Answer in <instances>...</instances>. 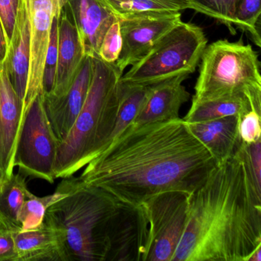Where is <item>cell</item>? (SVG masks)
Instances as JSON below:
<instances>
[{
	"mask_svg": "<svg viewBox=\"0 0 261 261\" xmlns=\"http://www.w3.org/2000/svg\"><path fill=\"white\" fill-rule=\"evenodd\" d=\"M6 178H7V177H6L5 174H4V172H3L2 169L0 168V186H1V185H2V183L4 182Z\"/></svg>",
	"mask_w": 261,
	"mask_h": 261,
	"instance_id": "d6a6232c",
	"label": "cell"
},
{
	"mask_svg": "<svg viewBox=\"0 0 261 261\" xmlns=\"http://www.w3.org/2000/svg\"><path fill=\"white\" fill-rule=\"evenodd\" d=\"M59 141L50 124L40 94L27 108L18 136L14 166L25 176L54 182Z\"/></svg>",
	"mask_w": 261,
	"mask_h": 261,
	"instance_id": "52a82bcc",
	"label": "cell"
},
{
	"mask_svg": "<svg viewBox=\"0 0 261 261\" xmlns=\"http://www.w3.org/2000/svg\"><path fill=\"white\" fill-rule=\"evenodd\" d=\"M7 45L4 37L2 25L0 23V62H4L7 56Z\"/></svg>",
	"mask_w": 261,
	"mask_h": 261,
	"instance_id": "4dcf8cb0",
	"label": "cell"
},
{
	"mask_svg": "<svg viewBox=\"0 0 261 261\" xmlns=\"http://www.w3.org/2000/svg\"><path fill=\"white\" fill-rule=\"evenodd\" d=\"M207 45L201 27L181 22L165 34L140 62L120 77L129 85L150 86L179 76L189 77Z\"/></svg>",
	"mask_w": 261,
	"mask_h": 261,
	"instance_id": "8992f818",
	"label": "cell"
},
{
	"mask_svg": "<svg viewBox=\"0 0 261 261\" xmlns=\"http://www.w3.org/2000/svg\"><path fill=\"white\" fill-rule=\"evenodd\" d=\"M261 0H238L233 22L235 29L248 33L255 45L261 47Z\"/></svg>",
	"mask_w": 261,
	"mask_h": 261,
	"instance_id": "603a6c76",
	"label": "cell"
},
{
	"mask_svg": "<svg viewBox=\"0 0 261 261\" xmlns=\"http://www.w3.org/2000/svg\"><path fill=\"white\" fill-rule=\"evenodd\" d=\"M65 6L75 25L85 56L97 57L105 33L118 20L100 0H67Z\"/></svg>",
	"mask_w": 261,
	"mask_h": 261,
	"instance_id": "4fadbf2b",
	"label": "cell"
},
{
	"mask_svg": "<svg viewBox=\"0 0 261 261\" xmlns=\"http://www.w3.org/2000/svg\"><path fill=\"white\" fill-rule=\"evenodd\" d=\"M181 13L136 16L119 21L122 49L116 65L123 73L140 62L155 43L181 23Z\"/></svg>",
	"mask_w": 261,
	"mask_h": 261,
	"instance_id": "30bf717a",
	"label": "cell"
},
{
	"mask_svg": "<svg viewBox=\"0 0 261 261\" xmlns=\"http://www.w3.org/2000/svg\"><path fill=\"white\" fill-rule=\"evenodd\" d=\"M28 3L30 56L28 82L23 102L24 114L35 98L44 94V67L49 46L51 24L54 18L59 16L63 9L56 0H28Z\"/></svg>",
	"mask_w": 261,
	"mask_h": 261,
	"instance_id": "9c48e42d",
	"label": "cell"
},
{
	"mask_svg": "<svg viewBox=\"0 0 261 261\" xmlns=\"http://www.w3.org/2000/svg\"><path fill=\"white\" fill-rule=\"evenodd\" d=\"M14 233L0 227V261H16Z\"/></svg>",
	"mask_w": 261,
	"mask_h": 261,
	"instance_id": "f1b7e54d",
	"label": "cell"
},
{
	"mask_svg": "<svg viewBox=\"0 0 261 261\" xmlns=\"http://www.w3.org/2000/svg\"><path fill=\"white\" fill-rule=\"evenodd\" d=\"M247 261H261V247L256 248L249 256Z\"/></svg>",
	"mask_w": 261,
	"mask_h": 261,
	"instance_id": "1f68e13d",
	"label": "cell"
},
{
	"mask_svg": "<svg viewBox=\"0 0 261 261\" xmlns=\"http://www.w3.org/2000/svg\"><path fill=\"white\" fill-rule=\"evenodd\" d=\"M117 20L192 10L191 0H100Z\"/></svg>",
	"mask_w": 261,
	"mask_h": 261,
	"instance_id": "d6986e66",
	"label": "cell"
},
{
	"mask_svg": "<svg viewBox=\"0 0 261 261\" xmlns=\"http://www.w3.org/2000/svg\"><path fill=\"white\" fill-rule=\"evenodd\" d=\"M59 53L54 86L45 95L62 97L68 92L85 59L75 25L66 6L59 18Z\"/></svg>",
	"mask_w": 261,
	"mask_h": 261,
	"instance_id": "5bb4252c",
	"label": "cell"
},
{
	"mask_svg": "<svg viewBox=\"0 0 261 261\" xmlns=\"http://www.w3.org/2000/svg\"><path fill=\"white\" fill-rule=\"evenodd\" d=\"M65 195L66 193L60 184L58 185L54 193L46 196H36L30 192L19 212L21 230L35 228L42 224L48 207Z\"/></svg>",
	"mask_w": 261,
	"mask_h": 261,
	"instance_id": "7402d4cb",
	"label": "cell"
},
{
	"mask_svg": "<svg viewBox=\"0 0 261 261\" xmlns=\"http://www.w3.org/2000/svg\"><path fill=\"white\" fill-rule=\"evenodd\" d=\"M190 195L171 191L141 204L148 223L144 261H172L184 233Z\"/></svg>",
	"mask_w": 261,
	"mask_h": 261,
	"instance_id": "ba28073f",
	"label": "cell"
},
{
	"mask_svg": "<svg viewBox=\"0 0 261 261\" xmlns=\"http://www.w3.org/2000/svg\"><path fill=\"white\" fill-rule=\"evenodd\" d=\"M93 68V58L85 56L66 94L59 97L44 94L45 111L59 143L71 130L85 103L92 80Z\"/></svg>",
	"mask_w": 261,
	"mask_h": 261,
	"instance_id": "8fae6325",
	"label": "cell"
},
{
	"mask_svg": "<svg viewBox=\"0 0 261 261\" xmlns=\"http://www.w3.org/2000/svg\"><path fill=\"white\" fill-rule=\"evenodd\" d=\"M65 196L51 204L44 221L62 233L67 261H107L121 201L79 177L62 179Z\"/></svg>",
	"mask_w": 261,
	"mask_h": 261,
	"instance_id": "3957f363",
	"label": "cell"
},
{
	"mask_svg": "<svg viewBox=\"0 0 261 261\" xmlns=\"http://www.w3.org/2000/svg\"><path fill=\"white\" fill-rule=\"evenodd\" d=\"M239 122L238 116H228L188 124L218 164L232 156L242 144Z\"/></svg>",
	"mask_w": 261,
	"mask_h": 261,
	"instance_id": "ac0fdd59",
	"label": "cell"
},
{
	"mask_svg": "<svg viewBox=\"0 0 261 261\" xmlns=\"http://www.w3.org/2000/svg\"><path fill=\"white\" fill-rule=\"evenodd\" d=\"M251 110L261 113L247 97L238 96L192 105L189 112L182 119L188 123L207 121L228 116H238L241 120L243 116Z\"/></svg>",
	"mask_w": 261,
	"mask_h": 261,
	"instance_id": "44dd1931",
	"label": "cell"
},
{
	"mask_svg": "<svg viewBox=\"0 0 261 261\" xmlns=\"http://www.w3.org/2000/svg\"><path fill=\"white\" fill-rule=\"evenodd\" d=\"M92 80L85 103L58 147L56 178L72 176L109 146L120 102V77L116 64L93 57Z\"/></svg>",
	"mask_w": 261,
	"mask_h": 261,
	"instance_id": "277c9868",
	"label": "cell"
},
{
	"mask_svg": "<svg viewBox=\"0 0 261 261\" xmlns=\"http://www.w3.org/2000/svg\"><path fill=\"white\" fill-rule=\"evenodd\" d=\"M60 16V15H59ZM56 16L51 24L49 46L45 59L43 74V92L48 94L53 91L57 69L58 53H59V18Z\"/></svg>",
	"mask_w": 261,
	"mask_h": 261,
	"instance_id": "d4e9b609",
	"label": "cell"
},
{
	"mask_svg": "<svg viewBox=\"0 0 261 261\" xmlns=\"http://www.w3.org/2000/svg\"><path fill=\"white\" fill-rule=\"evenodd\" d=\"M261 113L251 110L241 117L239 134L243 143L250 144L261 140Z\"/></svg>",
	"mask_w": 261,
	"mask_h": 261,
	"instance_id": "4316f807",
	"label": "cell"
},
{
	"mask_svg": "<svg viewBox=\"0 0 261 261\" xmlns=\"http://www.w3.org/2000/svg\"><path fill=\"white\" fill-rule=\"evenodd\" d=\"M56 1L60 5L62 8H63L67 4V0H56Z\"/></svg>",
	"mask_w": 261,
	"mask_h": 261,
	"instance_id": "836d02e7",
	"label": "cell"
},
{
	"mask_svg": "<svg viewBox=\"0 0 261 261\" xmlns=\"http://www.w3.org/2000/svg\"><path fill=\"white\" fill-rule=\"evenodd\" d=\"M249 164L256 186L261 188V140L247 144Z\"/></svg>",
	"mask_w": 261,
	"mask_h": 261,
	"instance_id": "f546056e",
	"label": "cell"
},
{
	"mask_svg": "<svg viewBox=\"0 0 261 261\" xmlns=\"http://www.w3.org/2000/svg\"><path fill=\"white\" fill-rule=\"evenodd\" d=\"M16 261H67L62 233L43 221L35 228L14 233Z\"/></svg>",
	"mask_w": 261,
	"mask_h": 261,
	"instance_id": "e0dca14e",
	"label": "cell"
},
{
	"mask_svg": "<svg viewBox=\"0 0 261 261\" xmlns=\"http://www.w3.org/2000/svg\"><path fill=\"white\" fill-rule=\"evenodd\" d=\"M260 64L256 51L242 40H218L206 46L192 105L245 96L261 111Z\"/></svg>",
	"mask_w": 261,
	"mask_h": 261,
	"instance_id": "5b68a950",
	"label": "cell"
},
{
	"mask_svg": "<svg viewBox=\"0 0 261 261\" xmlns=\"http://www.w3.org/2000/svg\"><path fill=\"white\" fill-rule=\"evenodd\" d=\"M19 0H0V23L2 25L7 47L14 30Z\"/></svg>",
	"mask_w": 261,
	"mask_h": 261,
	"instance_id": "83f0119b",
	"label": "cell"
},
{
	"mask_svg": "<svg viewBox=\"0 0 261 261\" xmlns=\"http://www.w3.org/2000/svg\"><path fill=\"white\" fill-rule=\"evenodd\" d=\"M30 191L25 176L13 172L0 186V227L13 231L21 230L19 215Z\"/></svg>",
	"mask_w": 261,
	"mask_h": 261,
	"instance_id": "ffe728a7",
	"label": "cell"
},
{
	"mask_svg": "<svg viewBox=\"0 0 261 261\" xmlns=\"http://www.w3.org/2000/svg\"><path fill=\"white\" fill-rule=\"evenodd\" d=\"M216 164L188 123L178 118L129 125L79 178L124 204L140 206L163 192L192 195Z\"/></svg>",
	"mask_w": 261,
	"mask_h": 261,
	"instance_id": "6da1fadb",
	"label": "cell"
},
{
	"mask_svg": "<svg viewBox=\"0 0 261 261\" xmlns=\"http://www.w3.org/2000/svg\"><path fill=\"white\" fill-rule=\"evenodd\" d=\"M261 247V188L243 143L189 197L184 233L172 261H247Z\"/></svg>",
	"mask_w": 261,
	"mask_h": 261,
	"instance_id": "7a4b0ae2",
	"label": "cell"
},
{
	"mask_svg": "<svg viewBox=\"0 0 261 261\" xmlns=\"http://www.w3.org/2000/svg\"><path fill=\"white\" fill-rule=\"evenodd\" d=\"M23 115V102L13 87L4 60L0 62V168L7 178L14 170L15 151Z\"/></svg>",
	"mask_w": 261,
	"mask_h": 261,
	"instance_id": "7c38bea8",
	"label": "cell"
},
{
	"mask_svg": "<svg viewBox=\"0 0 261 261\" xmlns=\"http://www.w3.org/2000/svg\"><path fill=\"white\" fill-rule=\"evenodd\" d=\"M122 49V38L119 21L114 22L105 33L97 57L108 64H116Z\"/></svg>",
	"mask_w": 261,
	"mask_h": 261,
	"instance_id": "484cf974",
	"label": "cell"
},
{
	"mask_svg": "<svg viewBox=\"0 0 261 261\" xmlns=\"http://www.w3.org/2000/svg\"><path fill=\"white\" fill-rule=\"evenodd\" d=\"M192 10L206 15L225 25L230 34L236 33L233 22L235 6L238 0H191Z\"/></svg>",
	"mask_w": 261,
	"mask_h": 261,
	"instance_id": "cb8c5ba5",
	"label": "cell"
},
{
	"mask_svg": "<svg viewBox=\"0 0 261 261\" xmlns=\"http://www.w3.org/2000/svg\"><path fill=\"white\" fill-rule=\"evenodd\" d=\"M30 56V19L28 0H19L14 30L5 62L13 87L22 102L28 82ZM24 106V105H23Z\"/></svg>",
	"mask_w": 261,
	"mask_h": 261,
	"instance_id": "2e32d148",
	"label": "cell"
},
{
	"mask_svg": "<svg viewBox=\"0 0 261 261\" xmlns=\"http://www.w3.org/2000/svg\"><path fill=\"white\" fill-rule=\"evenodd\" d=\"M186 79V76H179L151 85L150 92L132 124L180 118L181 106L190 98V94L182 85Z\"/></svg>",
	"mask_w": 261,
	"mask_h": 261,
	"instance_id": "9a60e30c",
	"label": "cell"
}]
</instances>
